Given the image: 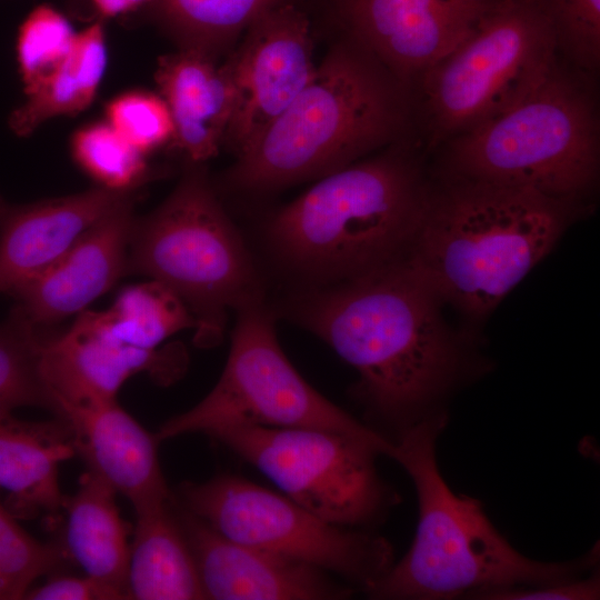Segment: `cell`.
<instances>
[{"label":"cell","instance_id":"8fae6325","mask_svg":"<svg viewBox=\"0 0 600 600\" xmlns=\"http://www.w3.org/2000/svg\"><path fill=\"white\" fill-rule=\"evenodd\" d=\"M257 468L288 498L331 523L358 528L380 521L399 497L380 478L386 447L316 428L236 424L209 434Z\"/></svg>","mask_w":600,"mask_h":600},{"label":"cell","instance_id":"5bb4252c","mask_svg":"<svg viewBox=\"0 0 600 600\" xmlns=\"http://www.w3.org/2000/svg\"><path fill=\"white\" fill-rule=\"evenodd\" d=\"M496 0H338L344 32L409 91L476 29Z\"/></svg>","mask_w":600,"mask_h":600},{"label":"cell","instance_id":"277c9868","mask_svg":"<svg viewBox=\"0 0 600 600\" xmlns=\"http://www.w3.org/2000/svg\"><path fill=\"white\" fill-rule=\"evenodd\" d=\"M447 412L426 419L393 440L388 453L411 478L418 523L400 561L366 590L373 599L439 600L504 588L534 587L582 577L599 560L598 544L570 562L530 559L499 532L481 502L456 494L441 474L437 440Z\"/></svg>","mask_w":600,"mask_h":600},{"label":"cell","instance_id":"30bf717a","mask_svg":"<svg viewBox=\"0 0 600 600\" xmlns=\"http://www.w3.org/2000/svg\"><path fill=\"white\" fill-rule=\"evenodd\" d=\"M179 506L223 537L307 562L364 591L394 563L383 537L331 523L283 493L234 474L186 481Z\"/></svg>","mask_w":600,"mask_h":600},{"label":"cell","instance_id":"f546056e","mask_svg":"<svg viewBox=\"0 0 600 600\" xmlns=\"http://www.w3.org/2000/svg\"><path fill=\"white\" fill-rule=\"evenodd\" d=\"M571 67L594 73L600 62V0H537Z\"/></svg>","mask_w":600,"mask_h":600},{"label":"cell","instance_id":"4316f807","mask_svg":"<svg viewBox=\"0 0 600 600\" xmlns=\"http://www.w3.org/2000/svg\"><path fill=\"white\" fill-rule=\"evenodd\" d=\"M71 154L98 187L136 191L150 176L147 156L127 142L107 121L78 129L70 142Z\"/></svg>","mask_w":600,"mask_h":600},{"label":"cell","instance_id":"d4e9b609","mask_svg":"<svg viewBox=\"0 0 600 600\" xmlns=\"http://www.w3.org/2000/svg\"><path fill=\"white\" fill-rule=\"evenodd\" d=\"M102 314L117 339L147 350L158 349L171 336L196 327L184 302L151 279L122 288Z\"/></svg>","mask_w":600,"mask_h":600},{"label":"cell","instance_id":"ba28073f","mask_svg":"<svg viewBox=\"0 0 600 600\" xmlns=\"http://www.w3.org/2000/svg\"><path fill=\"white\" fill-rule=\"evenodd\" d=\"M560 56L537 0H496L472 33L412 86L426 150L506 112L550 73Z\"/></svg>","mask_w":600,"mask_h":600},{"label":"cell","instance_id":"f1b7e54d","mask_svg":"<svg viewBox=\"0 0 600 600\" xmlns=\"http://www.w3.org/2000/svg\"><path fill=\"white\" fill-rule=\"evenodd\" d=\"M64 558L61 544L33 538L0 502V600L23 599L32 583Z\"/></svg>","mask_w":600,"mask_h":600},{"label":"cell","instance_id":"4dcf8cb0","mask_svg":"<svg viewBox=\"0 0 600 600\" xmlns=\"http://www.w3.org/2000/svg\"><path fill=\"white\" fill-rule=\"evenodd\" d=\"M106 116L107 122L144 156L172 141V118L160 94L143 90L123 92L109 101Z\"/></svg>","mask_w":600,"mask_h":600},{"label":"cell","instance_id":"3957f363","mask_svg":"<svg viewBox=\"0 0 600 600\" xmlns=\"http://www.w3.org/2000/svg\"><path fill=\"white\" fill-rule=\"evenodd\" d=\"M431 188L411 137L320 178L270 219L266 237L307 278L353 279L408 254Z\"/></svg>","mask_w":600,"mask_h":600},{"label":"cell","instance_id":"7a4b0ae2","mask_svg":"<svg viewBox=\"0 0 600 600\" xmlns=\"http://www.w3.org/2000/svg\"><path fill=\"white\" fill-rule=\"evenodd\" d=\"M413 127L410 91L344 32L293 102L237 156L227 178L256 191L320 179L411 138Z\"/></svg>","mask_w":600,"mask_h":600},{"label":"cell","instance_id":"7402d4cb","mask_svg":"<svg viewBox=\"0 0 600 600\" xmlns=\"http://www.w3.org/2000/svg\"><path fill=\"white\" fill-rule=\"evenodd\" d=\"M174 499L134 508L128 599H204L198 569L177 518Z\"/></svg>","mask_w":600,"mask_h":600},{"label":"cell","instance_id":"603a6c76","mask_svg":"<svg viewBox=\"0 0 600 600\" xmlns=\"http://www.w3.org/2000/svg\"><path fill=\"white\" fill-rule=\"evenodd\" d=\"M106 32L102 20L77 32L70 53L61 66L9 117L19 137L31 134L46 121L77 114L94 100L107 68Z\"/></svg>","mask_w":600,"mask_h":600},{"label":"cell","instance_id":"9c48e42d","mask_svg":"<svg viewBox=\"0 0 600 600\" xmlns=\"http://www.w3.org/2000/svg\"><path fill=\"white\" fill-rule=\"evenodd\" d=\"M236 424L316 428L391 446L386 436L303 379L281 349L263 299L237 309L228 359L211 391L191 409L164 421L154 434L161 442L189 433L209 436Z\"/></svg>","mask_w":600,"mask_h":600},{"label":"cell","instance_id":"cb8c5ba5","mask_svg":"<svg viewBox=\"0 0 600 600\" xmlns=\"http://www.w3.org/2000/svg\"><path fill=\"white\" fill-rule=\"evenodd\" d=\"M287 0H156L161 23L179 40L213 57L267 11Z\"/></svg>","mask_w":600,"mask_h":600},{"label":"cell","instance_id":"9a60e30c","mask_svg":"<svg viewBox=\"0 0 600 600\" xmlns=\"http://www.w3.org/2000/svg\"><path fill=\"white\" fill-rule=\"evenodd\" d=\"M138 192L128 197L44 269L9 294L32 326L49 330L88 310L127 274L128 248Z\"/></svg>","mask_w":600,"mask_h":600},{"label":"cell","instance_id":"836d02e7","mask_svg":"<svg viewBox=\"0 0 600 600\" xmlns=\"http://www.w3.org/2000/svg\"><path fill=\"white\" fill-rule=\"evenodd\" d=\"M93 12L100 20L134 12L143 7L151 6L156 0H88Z\"/></svg>","mask_w":600,"mask_h":600},{"label":"cell","instance_id":"ac0fdd59","mask_svg":"<svg viewBox=\"0 0 600 600\" xmlns=\"http://www.w3.org/2000/svg\"><path fill=\"white\" fill-rule=\"evenodd\" d=\"M136 191L102 187L31 203L0 194V293H9L62 252L86 230Z\"/></svg>","mask_w":600,"mask_h":600},{"label":"cell","instance_id":"83f0119b","mask_svg":"<svg viewBox=\"0 0 600 600\" xmlns=\"http://www.w3.org/2000/svg\"><path fill=\"white\" fill-rule=\"evenodd\" d=\"M76 36L66 16L49 4H40L28 14L17 37V60L26 97L61 66Z\"/></svg>","mask_w":600,"mask_h":600},{"label":"cell","instance_id":"4fadbf2b","mask_svg":"<svg viewBox=\"0 0 600 600\" xmlns=\"http://www.w3.org/2000/svg\"><path fill=\"white\" fill-rule=\"evenodd\" d=\"M187 367L182 346L141 349L117 339L102 311L84 310L61 332H47L40 351V371L54 411L59 401L87 404L117 400L133 376L147 373L158 383L179 379Z\"/></svg>","mask_w":600,"mask_h":600},{"label":"cell","instance_id":"7c38bea8","mask_svg":"<svg viewBox=\"0 0 600 600\" xmlns=\"http://www.w3.org/2000/svg\"><path fill=\"white\" fill-rule=\"evenodd\" d=\"M234 109L224 141L238 156L273 122L313 78L310 22L284 2L254 20L227 60Z\"/></svg>","mask_w":600,"mask_h":600},{"label":"cell","instance_id":"484cf974","mask_svg":"<svg viewBox=\"0 0 600 600\" xmlns=\"http://www.w3.org/2000/svg\"><path fill=\"white\" fill-rule=\"evenodd\" d=\"M49 330L32 326L16 308L0 323V411L38 407L54 413L40 371V351Z\"/></svg>","mask_w":600,"mask_h":600},{"label":"cell","instance_id":"8992f818","mask_svg":"<svg viewBox=\"0 0 600 600\" xmlns=\"http://www.w3.org/2000/svg\"><path fill=\"white\" fill-rule=\"evenodd\" d=\"M588 76L559 58L516 106L440 147L442 179L581 202L597 182L600 162L598 103Z\"/></svg>","mask_w":600,"mask_h":600},{"label":"cell","instance_id":"e0dca14e","mask_svg":"<svg viewBox=\"0 0 600 600\" xmlns=\"http://www.w3.org/2000/svg\"><path fill=\"white\" fill-rule=\"evenodd\" d=\"M54 414L70 427L76 454L87 471L124 496L133 509L173 498L161 470L159 440L117 400L87 404L59 401Z\"/></svg>","mask_w":600,"mask_h":600},{"label":"cell","instance_id":"5b68a950","mask_svg":"<svg viewBox=\"0 0 600 600\" xmlns=\"http://www.w3.org/2000/svg\"><path fill=\"white\" fill-rule=\"evenodd\" d=\"M407 254L444 303L479 318L551 251L580 201L467 179H442Z\"/></svg>","mask_w":600,"mask_h":600},{"label":"cell","instance_id":"1f68e13d","mask_svg":"<svg viewBox=\"0 0 600 600\" xmlns=\"http://www.w3.org/2000/svg\"><path fill=\"white\" fill-rule=\"evenodd\" d=\"M597 568L587 577L534 587H513L483 592L476 599L487 600H594L600 597Z\"/></svg>","mask_w":600,"mask_h":600},{"label":"cell","instance_id":"44dd1931","mask_svg":"<svg viewBox=\"0 0 600 600\" xmlns=\"http://www.w3.org/2000/svg\"><path fill=\"white\" fill-rule=\"evenodd\" d=\"M116 492L86 471L77 491L64 496L63 552L84 576L97 582L111 600L128 599L130 543L128 524L116 502Z\"/></svg>","mask_w":600,"mask_h":600},{"label":"cell","instance_id":"6da1fadb","mask_svg":"<svg viewBox=\"0 0 600 600\" xmlns=\"http://www.w3.org/2000/svg\"><path fill=\"white\" fill-rule=\"evenodd\" d=\"M443 303L406 256L360 277L302 290L286 311L354 368L359 393L392 440L446 412L441 401L469 369V353L447 326Z\"/></svg>","mask_w":600,"mask_h":600},{"label":"cell","instance_id":"ffe728a7","mask_svg":"<svg viewBox=\"0 0 600 600\" xmlns=\"http://www.w3.org/2000/svg\"><path fill=\"white\" fill-rule=\"evenodd\" d=\"M76 454L72 432L60 417L28 421L0 411V489L17 518L62 511L60 466Z\"/></svg>","mask_w":600,"mask_h":600},{"label":"cell","instance_id":"d6986e66","mask_svg":"<svg viewBox=\"0 0 600 600\" xmlns=\"http://www.w3.org/2000/svg\"><path fill=\"white\" fill-rule=\"evenodd\" d=\"M173 122L170 147L199 164L218 153L234 109V84L228 61L193 48L158 59L154 74Z\"/></svg>","mask_w":600,"mask_h":600},{"label":"cell","instance_id":"d6a6232c","mask_svg":"<svg viewBox=\"0 0 600 600\" xmlns=\"http://www.w3.org/2000/svg\"><path fill=\"white\" fill-rule=\"evenodd\" d=\"M23 599L29 600H111L97 582L82 574L56 576L37 588H30Z\"/></svg>","mask_w":600,"mask_h":600},{"label":"cell","instance_id":"52a82bcc","mask_svg":"<svg viewBox=\"0 0 600 600\" xmlns=\"http://www.w3.org/2000/svg\"><path fill=\"white\" fill-rule=\"evenodd\" d=\"M127 274L173 291L194 318L199 347L221 340L228 309L263 299L251 256L200 168L186 172L156 210L136 218Z\"/></svg>","mask_w":600,"mask_h":600},{"label":"cell","instance_id":"2e32d148","mask_svg":"<svg viewBox=\"0 0 600 600\" xmlns=\"http://www.w3.org/2000/svg\"><path fill=\"white\" fill-rule=\"evenodd\" d=\"M204 599L337 600L353 590L312 564L230 540L173 502Z\"/></svg>","mask_w":600,"mask_h":600}]
</instances>
